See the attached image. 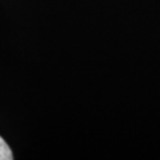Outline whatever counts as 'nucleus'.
I'll use <instances>...</instances> for the list:
<instances>
[{"instance_id": "nucleus-1", "label": "nucleus", "mask_w": 160, "mask_h": 160, "mask_svg": "<svg viewBox=\"0 0 160 160\" xmlns=\"http://www.w3.org/2000/svg\"><path fill=\"white\" fill-rule=\"evenodd\" d=\"M13 153H12L10 146L6 143V141L0 137V160H12Z\"/></svg>"}]
</instances>
